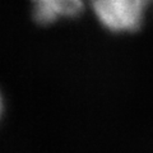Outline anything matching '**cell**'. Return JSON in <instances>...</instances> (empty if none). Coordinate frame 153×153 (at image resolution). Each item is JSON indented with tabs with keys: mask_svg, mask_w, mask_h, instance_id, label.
Returning <instances> with one entry per match:
<instances>
[{
	"mask_svg": "<svg viewBox=\"0 0 153 153\" xmlns=\"http://www.w3.org/2000/svg\"><path fill=\"white\" fill-rule=\"evenodd\" d=\"M153 0H89L102 27L114 33H131L144 22Z\"/></svg>",
	"mask_w": 153,
	"mask_h": 153,
	"instance_id": "6da1fadb",
	"label": "cell"
},
{
	"mask_svg": "<svg viewBox=\"0 0 153 153\" xmlns=\"http://www.w3.org/2000/svg\"><path fill=\"white\" fill-rule=\"evenodd\" d=\"M33 18L41 26L52 25L61 19L78 17L84 9V0H31Z\"/></svg>",
	"mask_w": 153,
	"mask_h": 153,
	"instance_id": "7a4b0ae2",
	"label": "cell"
},
{
	"mask_svg": "<svg viewBox=\"0 0 153 153\" xmlns=\"http://www.w3.org/2000/svg\"><path fill=\"white\" fill-rule=\"evenodd\" d=\"M0 115H1V97H0Z\"/></svg>",
	"mask_w": 153,
	"mask_h": 153,
	"instance_id": "3957f363",
	"label": "cell"
}]
</instances>
